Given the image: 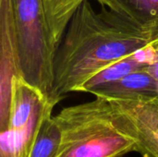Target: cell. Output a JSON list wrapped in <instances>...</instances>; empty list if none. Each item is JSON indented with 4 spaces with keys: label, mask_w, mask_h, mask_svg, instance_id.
<instances>
[{
    "label": "cell",
    "mask_w": 158,
    "mask_h": 157,
    "mask_svg": "<svg viewBox=\"0 0 158 157\" xmlns=\"http://www.w3.org/2000/svg\"><path fill=\"white\" fill-rule=\"evenodd\" d=\"M153 39L154 30L143 29L105 6L96 11L89 0L83 1L55 53L50 104L56 106L100 70L134 54Z\"/></svg>",
    "instance_id": "cell-1"
},
{
    "label": "cell",
    "mask_w": 158,
    "mask_h": 157,
    "mask_svg": "<svg viewBox=\"0 0 158 157\" xmlns=\"http://www.w3.org/2000/svg\"><path fill=\"white\" fill-rule=\"evenodd\" d=\"M54 118L61 131L56 157H123L136 153L134 141L114 123L105 98L65 107Z\"/></svg>",
    "instance_id": "cell-2"
},
{
    "label": "cell",
    "mask_w": 158,
    "mask_h": 157,
    "mask_svg": "<svg viewBox=\"0 0 158 157\" xmlns=\"http://www.w3.org/2000/svg\"><path fill=\"white\" fill-rule=\"evenodd\" d=\"M10 1L18 75L40 91L50 104L56 45L43 0Z\"/></svg>",
    "instance_id": "cell-3"
},
{
    "label": "cell",
    "mask_w": 158,
    "mask_h": 157,
    "mask_svg": "<svg viewBox=\"0 0 158 157\" xmlns=\"http://www.w3.org/2000/svg\"><path fill=\"white\" fill-rule=\"evenodd\" d=\"M108 102L114 123L134 141L136 153L158 157V98Z\"/></svg>",
    "instance_id": "cell-4"
},
{
    "label": "cell",
    "mask_w": 158,
    "mask_h": 157,
    "mask_svg": "<svg viewBox=\"0 0 158 157\" xmlns=\"http://www.w3.org/2000/svg\"><path fill=\"white\" fill-rule=\"evenodd\" d=\"M0 57V131L7 130L10 120L13 81L18 75L17 56L12 28L11 1L1 0Z\"/></svg>",
    "instance_id": "cell-5"
},
{
    "label": "cell",
    "mask_w": 158,
    "mask_h": 157,
    "mask_svg": "<svg viewBox=\"0 0 158 157\" xmlns=\"http://www.w3.org/2000/svg\"><path fill=\"white\" fill-rule=\"evenodd\" d=\"M92 94L107 100H152L158 98V82L143 68L102 85L94 89Z\"/></svg>",
    "instance_id": "cell-6"
},
{
    "label": "cell",
    "mask_w": 158,
    "mask_h": 157,
    "mask_svg": "<svg viewBox=\"0 0 158 157\" xmlns=\"http://www.w3.org/2000/svg\"><path fill=\"white\" fill-rule=\"evenodd\" d=\"M48 103L40 91L16 76L12 86L11 110L8 129L20 130L26 127L35 113Z\"/></svg>",
    "instance_id": "cell-7"
},
{
    "label": "cell",
    "mask_w": 158,
    "mask_h": 157,
    "mask_svg": "<svg viewBox=\"0 0 158 157\" xmlns=\"http://www.w3.org/2000/svg\"><path fill=\"white\" fill-rule=\"evenodd\" d=\"M44 115L39 110L23 129L0 131V157H29Z\"/></svg>",
    "instance_id": "cell-8"
},
{
    "label": "cell",
    "mask_w": 158,
    "mask_h": 157,
    "mask_svg": "<svg viewBox=\"0 0 158 157\" xmlns=\"http://www.w3.org/2000/svg\"><path fill=\"white\" fill-rule=\"evenodd\" d=\"M146 30L158 27V0H96Z\"/></svg>",
    "instance_id": "cell-9"
},
{
    "label": "cell",
    "mask_w": 158,
    "mask_h": 157,
    "mask_svg": "<svg viewBox=\"0 0 158 157\" xmlns=\"http://www.w3.org/2000/svg\"><path fill=\"white\" fill-rule=\"evenodd\" d=\"M52 112L53 108L45 112L29 157H56L61 142V131Z\"/></svg>",
    "instance_id": "cell-10"
},
{
    "label": "cell",
    "mask_w": 158,
    "mask_h": 157,
    "mask_svg": "<svg viewBox=\"0 0 158 157\" xmlns=\"http://www.w3.org/2000/svg\"><path fill=\"white\" fill-rule=\"evenodd\" d=\"M83 1L85 0H43L50 32L56 47L73 13Z\"/></svg>",
    "instance_id": "cell-11"
},
{
    "label": "cell",
    "mask_w": 158,
    "mask_h": 157,
    "mask_svg": "<svg viewBox=\"0 0 158 157\" xmlns=\"http://www.w3.org/2000/svg\"><path fill=\"white\" fill-rule=\"evenodd\" d=\"M143 68H145V67L142 65L132 54L100 70L98 73L89 79L85 83H83L78 92L92 93L94 89L102 85L112 83L134 71Z\"/></svg>",
    "instance_id": "cell-12"
},
{
    "label": "cell",
    "mask_w": 158,
    "mask_h": 157,
    "mask_svg": "<svg viewBox=\"0 0 158 157\" xmlns=\"http://www.w3.org/2000/svg\"><path fill=\"white\" fill-rule=\"evenodd\" d=\"M152 43L156 49V57L153 64L150 67L146 68V69L155 77L158 82V27L154 30V39L152 41Z\"/></svg>",
    "instance_id": "cell-13"
}]
</instances>
